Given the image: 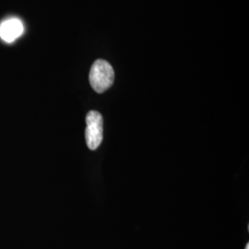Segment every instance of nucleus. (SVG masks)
Here are the masks:
<instances>
[{
    "label": "nucleus",
    "mask_w": 249,
    "mask_h": 249,
    "mask_svg": "<svg viewBox=\"0 0 249 249\" xmlns=\"http://www.w3.org/2000/svg\"><path fill=\"white\" fill-rule=\"evenodd\" d=\"M85 139L89 150L95 151L103 142L104 138V120L97 111H89L86 116Z\"/></svg>",
    "instance_id": "f03ea898"
},
{
    "label": "nucleus",
    "mask_w": 249,
    "mask_h": 249,
    "mask_svg": "<svg viewBox=\"0 0 249 249\" xmlns=\"http://www.w3.org/2000/svg\"><path fill=\"white\" fill-rule=\"evenodd\" d=\"M23 32L24 26L19 18H8L0 23V38L6 43L14 42Z\"/></svg>",
    "instance_id": "7ed1b4c3"
},
{
    "label": "nucleus",
    "mask_w": 249,
    "mask_h": 249,
    "mask_svg": "<svg viewBox=\"0 0 249 249\" xmlns=\"http://www.w3.org/2000/svg\"><path fill=\"white\" fill-rule=\"evenodd\" d=\"M246 249H249V244L247 245V247H246Z\"/></svg>",
    "instance_id": "20e7f679"
},
{
    "label": "nucleus",
    "mask_w": 249,
    "mask_h": 249,
    "mask_svg": "<svg viewBox=\"0 0 249 249\" xmlns=\"http://www.w3.org/2000/svg\"><path fill=\"white\" fill-rule=\"evenodd\" d=\"M89 80L90 86L96 92H105L114 84L115 71L113 67L106 60H96L90 68Z\"/></svg>",
    "instance_id": "f257e3e1"
}]
</instances>
